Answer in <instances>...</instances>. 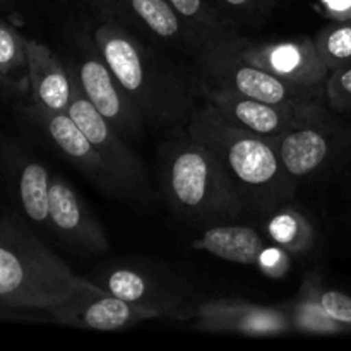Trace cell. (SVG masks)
I'll list each match as a JSON object with an SVG mask.
<instances>
[{
	"mask_svg": "<svg viewBox=\"0 0 351 351\" xmlns=\"http://www.w3.org/2000/svg\"><path fill=\"white\" fill-rule=\"evenodd\" d=\"M55 322L91 331H119L151 319H163L154 308L130 304L106 291H88L47 308Z\"/></svg>",
	"mask_w": 351,
	"mask_h": 351,
	"instance_id": "cell-14",
	"label": "cell"
},
{
	"mask_svg": "<svg viewBox=\"0 0 351 351\" xmlns=\"http://www.w3.org/2000/svg\"><path fill=\"white\" fill-rule=\"evenodd\" d=\"M329 21L351 19V0H319Z\"/></svg>",
	"mask_w": 351,
	"mask_h": 351,
	"instance_id": "cell-29",
	"label": "cell"
},
{
	"mask_svg": "<svg viewBox=\"0 0 351 351\" xmlns=\"http://www.w3.org/2000/svg\"><path fill=\"white\" fill-rule=\"evenodd\" d=\"M17 71L27 72L24 38L17 36L10 27L0 24V74L5 79Z\"/></svg>",
	"mask_w": 351,
	"mask_h": 351,
	"instance_id": "cell-25",
	"label": "cell"
},
{
	"mask_svg": "<svg viewBox=\"0 0 351 351\" xmlns=\"http://www.w3.org/2000/svg\"><path fill=\"white\" fill-rule=\"evenodd\" d=\"M88 291L105 290L77 276L29 230L0 223V304L47 311Z\"/></svg>",
	"mask_w": 351,
	"mask_h": 351,
	"instance_id": "cell-4",
	"label": "cell"
},
{
	"mask_svg": "<svg viewBox=\"0 0 351 351\" xmlns=\"http://www.w3.org/2000/svg\"><path fill=\"white\" fill-rule=\"evenodd\" d=\"M319 302H321L322 308L328 312L329 317L351 329V295L326 288L322 285L319 290Z\"/></svg>",
	"mask_w": 351,
	"mask_h": 351,
	"instance_id": "cell-28",
	"label": "cell"
},
{
	"mask_svg": "<svg viewBox=\"0 0 351 351\" xmlns=\"http://www.w3.org/2000/svg\"><path fill=\"white\" fill-rule=\"evenodd\" d=\"M51 173L38 161H26L17 177L21 208L31 223L50 228Z\"/></svg>",
	"mask_w": 351,
	"mask_h": 351,
	"instance_id": "cell-22",
	"label": "cell"
},
{
	"mask_svg": "<svg viewBox=\"0 0 351 351\" xmlns=\"http://www.w3.org/2000/svg\"><path fill=\"white\" fill-rule=\"evenodd\" d=\"M319 271H308L304 278L297 297L283 304L291 322V331L312 336H335L351 332L350 328L329 317L319 302V290L322 287Z\"/></svg>",
	"mask_w": 351,
	"mask_h": 351,
	"instance_id": "cell-20",
	"label": "cell"
},
{
	"mask_svg": "<svg viewBox=\"0 0 351 351\" xmlns=\"http://www.w3.org/2000/svg\"><path fill=\"white\" fill-rule=\"evenodd\" d=\"M89 280L113 297L154 308L161 317L187 321L191 291L167 271L139 263H113L96 271Z\"/></svg>",
	"mask_w": 351,
	"mask_h": 351,
	"instance_id": "cell-8",
	"label": "cell"
},
{
	"mask_svg": "<svg viewBox=\"0 0 351 351\" xmlns=\"http://www.w3.org/2000/svg\"><path fill=\"white\" fill-rule=\"evenodd\" d=\"M237 53L249 64L276 75L281 81L311 89H324L329 77L317 45L312 36L259 41L235 38Z\"/></svg>",
	"mask_w": 351,
	"mask_h": 351,
	"instance_id": "cell-11",
	"label": "cell"
},
{
	"mask_svg": "<svg viewBox=\"0 0 351 351\" xmlns=\"http://www.w3.org/2000/svg\"><path fill=\"white\" fill-rule=\"evenodd\" d=\"M202 101H208L235 125L264 137L276 139L298 127L321 122L332 115L326 99L308 103H267L243 98L211 88H195Z\"/></svg>",
	"mask_w": 351,
	"mask_h": 351,
	"instance_id": "cell-9",
	"label": "cell"
},
{
	"mask_svg": "<svg viewBox=\"0 0 351 351\" xmlns=\"http://www.w3.org/2000/svg\"><path fill=\"white\" fill-rule=\"evenodd\" d=\"M261 225L267 240L287 250L293 259H307L317 252L321 243L317 225L314 218L295 202L261 219Z\"/></svg>",
	"mask_w": 351,
	"mask_h": 351,
	"instance_id": "cell-19",
	"label": "cell"
},
{
	"mask_svg": "<svg viewBox=\"0 0 351 351\" xmlns=\"http://www.w3.org/2000/svg\"><path fill=\"white\" fill-rule=\"evenodd\" d=\"M67 71L72 81V98L67 108L69 117L77 123L79 129L86 134L89 143L99 154L103 165L119 187L120 197L151 204L154 192L147 180V171L141 156L89 101L74 71L69 65Z\"/></svg>",
	"mask_w": 351,
	"mask_h": 351,
	"instance_id": "cell-7",
	"label": "cell"
},
{
	"mask_svg": "<svg viewBox=\"0 0 351 351\" xmlns=\"http://www.w3.org/2000/svg\"><path fill=\"white\" fill-rule=\"evenodd\" d=\"M187 321L199 331L271 338L290 335L285 305H259L243 298H213L189 305Z\"/></svg>",
	"mask_w": 351,
	"mask_h": 351,
	"instance_id": "cell-12",
	"label": "cell"
},
{
	"mask_svg": "<svg viewBox=\"0 0 351 351\" xmlns=\"http://www.w3.org/2000/svg\"><path fill=\"white\" fill-rule=\"evenodd\" d=\"M84 2L95 10L96 17L113 16V10H115V0H84Z\"/></svg>",
	"mask_w": 351,
	"mask_h": 351,
	"instance_id": "cell-30",
	"label": "cell"
},
{
	"mask_svg": "<svg viewBox=\"0 0 351 351\" xmlns=\"http://www.w3.org/2000/svg\"><path fill=\"white\" fill-rule=\"evenodd\" d=\"M29 115L41 127L51 146L72 167L77 168L89 180L95 182L99 189L120 197L119 187H117L110 171L103 165L99 154L96 153L86 134L79 129L77 123L69 117L67 112H51V110H47L33 103Z\"/></svg>",
	"mask_w": 351,
	"mask_h": 351,
	"instance_id": "cell-16",
	"label": "cell"
},
{
	"mask_svg": "<svg viewBox=\"0 0 351 351\" xmlns=\"http://www.w3.org/2000/svg\"><path fill=\"white\" fill-rule=\"evenodd\" d=\"M314 40L329 72L351 62V19L329 21Z\"/></svg>",
	"mask_w": 351,
	"mask_h": 351,
	"instance_id": "cell-23",
	"label": "cell"
},
{
	"mask_svg": "<svg viewBox=\"0 0 351 351\" xmlns=\"http://www.w3.org/2000/svg\"><path fill=\"white\" fill-rule=\"evenodd\" d=\"M326 101L335 112L351 115V62L329 72Z\"/></svg>",
	"mask_w": 351,
	"mask_h": 351,
	"instance_id": "cell-26",
	"label": "cell"
},
{
	"mask_svg": "<svg viewBox=\"0 0 351 351\" xmlns=\"http://www.w3.org/2000/svg\"><path fill=\"white\" fill-rule=\"evenodd\" d=\"M50 228L65 245L81 256H101L110 250V240L86 202L65 178L51 175Z\"/></svg>",
	"mask_w": 351,
	"mask_h": 351,
	"instance_id": "cell-13",
	"label": "cell"
},
{
	"mask_svg": "<svg viewBox=\"0 0 351 351\" xmlns=\"http://www.w3.org/2000/svg\"><path fill=\"white\" fill-rule=\"evenodd\" d=\"M269 243L263 228L250 223H216L191 242L194 250L208 252L228 263L256 266L261 252Z\"/></svg>",
	"mask_w": 351,
	"mask_h": 351,
	"instance_id": "cell-18",
	"label": "cell"
},
{
	"mask_svg": "<svg viewBox=\"0 0 351 351\" xmlns=\"http://www.w3.org/2000/svg\"><path fill=\"white\" fill-rule=\"evenodd\" d=\"M206 47L240 36V31L213 0H167Z\"/></svg>",
	"mask_w": 351,
	"mask_h": 351,
	"instance_id": "cell-21",
	"label": "cell"
},
{
	"mask_svg": "<svg viewBox=\"0 0 351 351\" xmlns=\"http://www.w3.org/2000/svg\"><path fill=\"white\" fill-rule=\"evenodd\" d=\"M269 141L285 170L300 184L321 177L345 160L351 151V127L331 115Z\"/></svg>",
	"mask_w": 351,
	"mask_h": 351,
	"instance_id": "cell-10",
	"label": "cell"
},
{
	"mask_svg": "<svg viewBox=\"0 0 351 351\" xmlns=\"http://www.w3.org/2000/svg\"><path fill=\"white\" fill-rule=\"evenodd\" d=\"M185 130L221 161L247 218L261 221L293 202L298 184L283 168L269 139L235 125L208 101L195 106Z\"/></svg>",
	"mask_w": 351,
	"mask_h": 351,
	"instance_id": "cell-2",
	"label": "cell"
},
{
	"mask_svg": "<svg viewBox=\"0 0 351 351\" xmlns=\"http://www.w3.org/2000/svg\"><path fill=\"white\" fill-rule=\"evenodd\" d=\"M291 259L293 257L287 252L285 249H281L276 243L269 242L261 252L259 259H257L256 267L267 278H273V280H280V278L287 276L288 271L291 269Z\"/></svg>",
	"mask_w": 351,
	"mask_h": 351,
	"instance_id": "cell-27",
	"label": "cell"
},
{
	"mask_svg": "<svg viewBox=\"0 0 351 351\" xmlns=\"http://www.w3.org/2000/svg\"><path fill=\"white\" fill-rule=\"evenodd\" d=\"M194 84L195 88L218 89L267 103H308L326 99L324 89L290 84L243 60L237 53L235 38L209 45L195 57Z\"/></svg>",
	"mask_w": 351,
	"mask_h": 351,
	"instance_id": "cell-5",
	"label": "cell"
},
{
	"mask_svg": "<svg viewBox=\"0 0 351 351\" xmlns=\"http://www.w3.org/2000/svg\"><path fill=\"white\" fill-rule=\"evenodd\" d=\"M29 91L36 105L51 112H67L72 98V81L64 58L34 40L24 38Z\"/></svg>",
	"mask_w": 351,
	"mask_h": 351,
	"instance_id": "cell-17",
	"label": "cell"
},
{
	"mask_svg": "<svg viewBox=\"0 0 351 351\" xmlns=\"http://www.w3.org/2000/svg\"><path fill=\"white\" fill-rule=\"evenodd\" d=\"M158 180L168 208L184 221L211 226L247 218L221 161L187 130L158 147Z\"/></svg>",
	"mask_w": 351,
	"mask_h": 351,
	"instance_id": "cell-3",
	"label": "cell"
},
{
	"mask_svg": "<svg viewBox=\"0 0 351 351\" xmlns=\"http://www.w3.org/2000/svg\"><path fill=\"white\" fill-rule=\"evenodd\" d=\"M156 47L199 57L206 45L167 0H115L113 16Z\"/></svg>",
	"mask_w": 351,
	"mask_h": 351,
	"instance_id": "cell-15",
	"label": "cell"
},
{
	"mask_svg": "<svg viewBox=\"0 0 351 351\" xmlns=\"http://www.w3.org/2000/svg\"><path fill=\"white\" fill-rule=\"evenodd\" d=\"M64 62L74 71L84 95L106 122L123 139H141L146 120L103 57L93 29L75 27L72 31L71 53Z\"/></svg>",
	"mask_w": 351,
	"mask_h": 351,
	"instance_id": "cell-6",
	"label": "cell"
},
{
	"mask_svg": "<svg viewBox=\"0 0 351 351\" xmlns=\"http://www.w3.org/2000/svg\"><path fill=\"white\" fill-rule=\"evenodd\" d=\"M239 26H261L269 19L280 0H213Z\"/></svg>",
	"mask_w": 351,
	"mask_h": 351,
	"instance_id": "cell-24",
	"label": "cell"
},
{
	"mask_svg": "<svg viewBox=\"0 0 351 351\" xmlns=\"http://www.w3.org/2000/svg\"><path fill=\"white\" fill-rule=\"evenodd\" d=\"M96 43L146 123L160 129L185 125L197 106L194 77L117 17H96Z\"/></svg>",
	"mask_w": 351,
	"mask_h": 351,
	"instance_id": "cell-1",
	"label": "cell"
}]
</instances>
